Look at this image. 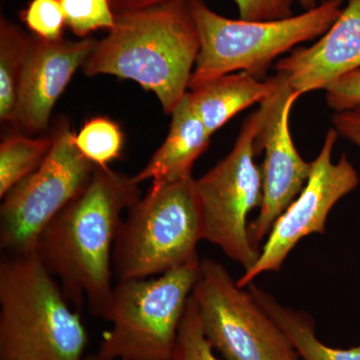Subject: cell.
Listing matches in <instances>:
<instances>
[{"instance_id": "1", "label": "cell", "mask_w": 360, "mask_h": 360, "mask_svg": "<svg viewBox=\"0 0 360 360\" xmlns=\"http://www.w3.org/2000/svg\"><path fill=\"white\" fill-rule=\"evenodd\" d=\"M134 176L96 167L86 187L42 232L35 255L68 302L105 319L112 298L113 250L122 213L141 198Z\"/></svg>"}, {"instance_id": "2", "label": "cell", "mask_w": 360, "mask_h": 360, "mask_svg": "<svg viewBox=\"0 0 360 360\" xmlns=\"http://www.w3.org/2000/svg\"><path fill=\"white\" fill-rule=\"evenodd\" d=\"M200 49L191 4H167L116 14L115 27L96 41L82 68L89 77L137 82L172 115L188 92Z\"/></svg>"}, {"instance_id": "3", "label": "cell", "mask_w": 360, "mask_h": 360, "mask_svg": "<svg viewBox=\"0 0 360 360\" xmlns=\"http://www.w3.org/2000/svg\"><path fill=\"white\" fill-rule=\"evenodd\" d=\"M89 335L35 253L0 262V360H84Z\"/></svg>"}, {"instance_id": "4", "label": "cell", "mask_w": 360, "mask_h": 360, "mask_svg": "<svg viewBox=\"0 0 360 360\" xmlns=\"http://www.w3.org/2000/svg\"><path fill=\"white\" fill-rule=\"evenodd\" d=\"M345 0H323L314 8L283 20H231L214 13L203 0L191 2L200 49L188 89L246 71L259 78L279 56L322 37L335 22Z\"/></svg>"}, {"instance_id": "5", "label": "cell", "mask_w": 360, "mask_h": 360, "mask_svg": "<svg viewBox=\"0 0 360 360\" xmlns=\"http://www.w3.org/2000/svg\"><path fill=\"white\" fill-rule=\"evenodd\" d=\"M202 214L193 176L149 188L129 210L113 250L117 281L148 278L200 260Z\"/></svg>"}, {"instance_id": "6", "label": "cell", "mask_w": 360, "mask_h": 360, "mask_svg": "<svg viewBox=\"0 0 360 360\" xmlns=\"http://www.w3.org/2000/svg\"><path fill=\"white\" fill-rule=\"evenodd\" d=\"M200 259L155 277L117 281L99 345L111 360H172Z\"/></svg>"}, {"instance_id": "7", "label": "cell", "mask_w": 360, "mask_h": 360, "mask_svg": "<svg viewBox=\"0 0 360 360\" xmlns=\"http://www.w3.org/2000/svg\"><path fill=\"white\" fill-rule=\"evenodd\" d=\"M274 96L248 116L231 153L194 179L202 214L203 240L219 248L245 272L259 257L260 250L250 240L248 219L262 203V172L255 163L257 141Z\"/></svg>"}, {"instance_id": "8", "label": "cell", "mask_w": 360, "mask_h": 360, "mask_svg": "<svg viewBox=\"0 0 360 360\" xmlns=\"http://www.w3.org/2000/svg\"><path fill=\"white\" fill-rule=\"evenodd\" d=\"M42 165L13 187L0 206V248L4 255L35 253L42 232L82 193L96 165L77 148L68 120L54 129Z\"/></svg>"}, {"instance_id": "9", "label": "cell", "mask_w": 360, "mask_h": 360, "mask_svg": "<svg viewBox=\"0 0 360 360\" xmlns=\"http://www.w3.org/2000/svg\"><path fill=\"white\" fill-rule=\"evenodd\" d=\"M193 297L203 333L224 360H300L281 326L226 269L200 259Z\"/></svg>"}, {"instance_id": "10", "label": "cell", "mask_w": 360, "mask_h": 360, "mask_svg": "<svg viewBox=\"0 0 360 360\" xmlns=\"http://www.w3.org/2000/svg\"><path fill=\"white\" fill-rule=\"evenodd\" d=\"M338 135L335 129H328L304 188L274 222L257 262L236 281L239 288H245L265 272L279 271L302 238L326 233L329 212L359 186V175L347 155L333 161Z\"/></svg>"}, {"instance_id": "11", "label": "cell", "mask_w": 360, "mask_h": 360, "mask_svg": "<svg viewBox=\"0 0 360 360\" xmlns=\"http://www.w3.org/2000/svg\"><path fill=\"white\" fill-rule=\"evenodd\" d=\"M300 97L284 78L257 137L258 153H264L260 167L262 203L248 232L251 243L258 250L274 222L302 193L311 174L312 161L303 160L290 134V112Z\"/></svg>"}, {"instance_id": "12", "label": "cell", "mask_w": 360, "mask_h": 360, "mask_svg": "<svg viewBox=\"0 0 360 360\" xmlns=\"http://www.w3.org/2000/svg\"><path fill=\"white\" fill-rule=\"evenodd\" d=\"M96 44L89 37L47 41L32 35L18 85L14 127L27 134L46 129L56 101Z\"/></svg>"}, {"instance_id": "13", "label": "cell", "mask_w": 360, "mask_h": 360, "mask_svg": "<svg viewBox=\"0 0 360 360\" xmlns=\"http://www.w3.org/2000/svg\"><path fill=\"white\" fill-rule=\"evenodd\" d=\"M360 68V0H349L330 28L309 47L279 59L276 72L300 96L326 90L342 75Z\"/></svg>"}, {"instance_id": "14", "label": "cell", "mask_w": 360, "mask_h": 360, "mask_svg": "<svg viewBox=\"0 0 360 360\" xmlns=\"http://www.w3.org/2000/svg\"><path fill=\"white\" fill-rule=\"evenodd\" d=\"M172 116L165 142L134 175L137 184L150 179L151 187H158L189 179L194 162L210 146L212 134L193 110L187 94Z\"/></svg>"}, {"instance_id": "15", "label": "cell", "mask_w": 360, "mask_h": 360, "mask_svg": "<svg viewBox=\"0 0 360 360\" xmlns=\"http://www.w3.org/2000/svg\"><path fill=\"white\" fill-rule=\"evenodd\" d=\"M283 75L260 80L246 71L229 73L187 92L193 110L210 134L255 103L262 104L276 94L283 84Z\"/></svg>"}, {"instance_id": "16", "label": "cell", "mask_w": 360, "mask_h": 360, "mask_svg": "<svg viewBox=\"0 0 360 360\" xmlns=\"http://www.w3.org/2000/svg\"><path fill=\"white\" fill-rule=\"evenodd\" d=\"M248 286L258 304L290 338L302 360H360V345L347 349L324 345L317 338L314 322L309 314L283 307L274 296L253 283Z\"/></svg>"}, {"instance_id": "17", "label": "cell", "mask_w": 360, "mask_h": 360, "mask_svg": "<svg viewBox=\"0 0 360 360\" xmlns=\"http://www.w3.org/2000/svg\"><path fill=\"white\" fill-rule=\"evenodd\" d=\"M32 35L4 15L0 18V120L15 123L18 85Z\"/></svg>"}, {"instance_id": "18", "label": "cell", "mask_w": 360, "mask_h": 360, "mask_svg": "<svg viewBox=\"0 0 360 360\" xmlns=\"http://www.w3.org/2000/svg\"><path fill=\"white\" fill-rule=\"evenodd\" d=\"M53 144L49 137L13 135L0 144V198L32 174L42 165Z\"/></svg>"}, {"instance_id": "19", "label": "cell", "mask_w": 360, "mask_h": 360, "mask_svg": "<svg viewBox=\"0 0 360 360\" xmlns=\"http://www.w3.org/2000/svg\"><path fill=\"white\" fill-rule=\"evenodd\" d=\"M75 143L92 165L110 168L112 161L122 158L124 137L117 123L98 116L85 122L75 134Z\"/></svg>"}, {"instance_id": "20", "label": "cell", "mask_w": 360, "mask_h": 360, "mask_svg": "<svg viewBox=\"0 0 360 360\" xmlns=\"http://www.w3.org/2000/svg\"><path fill=\"white\" fill-rule=\"evenodd\" d=\"M66 26L78 37L85 39L98 30L110 32L115 25L116 14L111 0H59Z\"/></svg>"}, {"instance_id": "21", "label": "cell", "mask_w": 360, "mask_h": 360, "mask_svg": "<svg viewBox=\"0 0 360 360\" xmlns=\"http://www.w3.org/2000/svg\"><path fill=\"white\" fill-rule=\"evenodd\" d=\"M172 360H221L203 333L200 312L193 295L180 324Z\"/></svg>"}, {"instance_id": "22", "label": "cell", "mask_w": 360, "mask_h": 360, "mask_svg": "<svg viewBox=\"0 0 360 360\" xmlns=\"http://www.w3.org/2000/svg\"><path fill=\"white\" fill-rule=\"evenodd\" d=\"M20 15L34 37L47 41L63 39L65 16L59 0H32Z\"/></svg>"}, {"instance_id": "23", "label": "cell", "mask_w": 360, "mask_h": 360, "mask_svg": "<svg viewBox=\"0 0 360 360\" xmlns=\"http://www.w3.org/2000/svg\"><path fill=\"white\" fill-rule=\"evenodd\" d=\"M239 18L248 21L283 20L293 15L295 0H234Z\"/></svg>"}, {"instance_id": "24", "label": "cell", "mask_w": 360, "mask_h": 360, "mask_svg": "<svg viewBox=\"0 0 360 360\" xmlns=\"http://www.w3.org/2000/svg\"><path fill=\"white\" fill-rule=\"evenodd\" d=\"M326 103L335 112L360 105V68L338 78L326 89Z\"/></svg>"}, {"instance_id": "25", "label": "cell", "mask_w": 360, "mask_h": 360, "mask_svg": "<svg viewBox=\"0 0 360 360\" xmlns=\"http://www.w3.org/2000/svg\"><path fill=\"white\" fill-rule=\"evenodd\" d=\"M333 129L338 134L360 148V105L333 116Z\"/></svg>"}, {"instance_id": "26", "label": "cell", "mask_w": 360, "mask_h": 360, "mask_svg": "<svg viewBox=\"0 0 360 360\" xmlns=\"http://www.w3.org/2000/svg\"><path fill=\"white\" fill-rule=\"evenodd\" d=\"M193 0H111L115 14L134 13L172 4H191Z\"/></svg>"}, {"instance_id": "27", "label": "cell", "mask_w": 360, "mask_h": 360, "mask_svg": "<svg viewBox=\"0 0 360 360\" xmlns=\"http://www.w3.org/2000/svg\"><path fill=\"white\" fill-rule=\"evenodd\" d=\"M322 1H323V0H298L300 6H302L305 11L314 8V7L321 4Z\"/></svg>"}, {"instance_id": "28", "label": "cell", "mask_w": 360, "mask_h": 360, "mask_svg": "<svg viewBox=\"0 0 360 360\" xmlns=\"http://www.w3.org/2000/svg\"><path fill=\"white\" fill-rule=\"evenodd\" d=\"M84 360H111L105 359V357L101 356L98 354L87 355Z\"/></svg>"}]
</instances>
